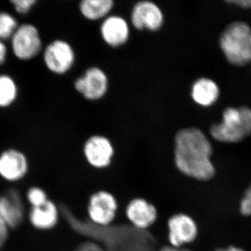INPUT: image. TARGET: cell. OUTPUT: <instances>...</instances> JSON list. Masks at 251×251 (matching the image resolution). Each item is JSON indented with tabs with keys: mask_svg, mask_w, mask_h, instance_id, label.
<instances>
[{
	"mask_svg": "<svg viewBox=\"0 0 251 251\" xmlns=\"http://www.w3.org/2000/svg\"><path fill=\"white\" fill-rule=\"evenodd\" d=\"M58 207L63 221L79 237L99 243L107 251H158L162 247L150 229L136 228L128 221L97 226L89 219H77L65 204L59 203Z\"/></svg>",
	"mask_w": 251,
	"mask_h": 251,
	"instance_id": "cell-1",
	"label": "cell"
},
{
	"mask_svg": "<svg viewBox=\"0 0 251 251\" xmlns=\"http://www.w3.org/2000/svg\"><path fill=\"white\" fill-rule=\"evenodd\" d=\"M211 154L210 142L198 128H183L175 135V166L185 176L200 181L211 179L215 174Z\"/></svg>",
	"mask_w": 251,
	"mask_h": 251,
	"instance_id": "cell-2",
	"label": "cell"
},
{
	"mask_svg": "<svg viewBox=\"0 0 251 251\" xmlns=\"http://www.w3.org/2000/svg\"><path fill=\"white\" fill-rule=\"evenodd\" d=\"M220 46L231 64L247 65L251 62V27L245 23H232L221 34Z\"/></svg>",
	"mask_w": 251,
	"mask_h": 251,
	"instance_id": "cell-3",
	"label": "cell"
},
{
	"mask_svg": "<svg viewBox=\"0 0 251 251\" xmlns=\"http://www.w3.org/2000/svg\"><path fill=\"white\" fill-rule=\"evenodd\" d=\"M214 139L222 143L242 141L251 135V109L242 106L227 108L223 114V122L211 127Z\"/></svg>",
	"mask_w": 251,
	"mask_h": 251,
	"instance_id": "cell-4",
	"label": "cell"
},
{
	"mask_svg": "<svg viewBox=\"0 0 251 251\" xmlns=\"http://www.w3.org/2000/svg\"><path fill=\"white\" fill-rule=\"evenodd\" d=\"M10 41L12 53L20 61H30L37 57L42 50L40 32L31 23L20 24Z\"/></svg>",
	"mask_w": 251,
	"mask_h": 251,
	"instance_id": "cell-5",
	"label": "cell"
},
{
	"mask_svg": "<svg viewBox=\"0 0 251 251\" xmlns=\"http://www.w3.org/2000/svg\"><path fill=\"white\" fill-rule=\"evenodd\" d=\"M119 204L115 196L102 190L91 195L87 205V215L92 224L109 226L116 219Z\"/></svg>",
	"mask_w": 251,
	"mask_h": 251,
	"instance_id": "cell-6",
	"label": "cell"
},
{
	"mask_svg": "<svg viewBox=\"0 0 251 251\" xmlns=\"http://www.w3.org/2000/svg\"><path fill=\"white\" fill-rule=\"evenodd\" d=\"M83 154L89 166L97 170H104L112 164L115 148L108 138L102 135H93L85 142Z\"/></svg>",
	"mask_w": 251,
	"mask_h": 251,
	"instance_id": "cell-7",
	"label": "cell"
},
{
	"mask_svg": "<svg viewBox=\"0 0 251 251\" xmlns=\"http://www.w3.org/2000/svg\"><path fill=\"white\" fill-rule=\"evenodd\" d=\"M168 243L172 247L181 248L191 244L198 236V226L191 216L184 213H176L168 221Z\"/></svg>",
	"mask_w": 251,
	"mask_h": 251,
	"instance_id": "cell-8",
	"label": "cell"
},
{
	"mask_svg": "<svg viewBox=\"0 0 251 251\" xmlns=\"http://www.w3.org/2000/svg\"><path fill=\"white\" fill-rule=\"evenodd\" d=\"M43 59L50 72L62 75L72 67L75 54L67 42L57 39L46 46Z\"/></svg>",
	"mask_w": 251,
	"mask_h": 251,
	"instance_id": "cell-9",
	"label": "cell"
},
{
	"mask_svg": "<svg viewBox=\"0 0 251 251\" xmlns=\"http://www.w3.org/2000/svg\"><path fill=\"white\" fill-rule=\"evenodd\" d=\"M29 171L26 155L17 149L10 148L0 153V176L10 182L23 179Z\"/></svg>",
	"mask_w": 251,
	"mask_h": 251,
	"instance_id": "cell-10",
	"label": "cell"
},
{
	"mask_svg": "<svg viewBox=\"0 0 251 251\" xmlns=\"http://www.w3.org/2000/svg\"><path fill=\"white\" fill-rule=\"evenodd\" d=\"M127 221L139 229H149L156 222L158 211L152 203L142 198H135L127 204L125 209Z\"/></svg>",
	"mask_w": 251,
	"mask_h": 251,
	"instance_id": "cell-11",
	"label": "cell"
},
{
	"mask_svg": "<svg viewBox=\"0 0 251 251\" xmlns=\"http://www.w3.org/2000/svg\"><path fill=\"white\" fill-rule=\"evenodd\" d=\"M25 206L21 193L11 188L0 196V218L9 229H16L25 219Z\"/></svg>",
	"mask_w": 251,
	"mask_h": 251,
	"instance_id": "cell-12",
	"label": "cell"
},
{
	"mask_svg": "<svg viewBox=\"0 0 251 251\" xmlns=\"http://www.w3.org/2000/svg\"><path fill=\"white\" fill-rule=\"evenodd\" d=\"M108 77L105 73L93 67L89 69L83 76L75 82V90L89 100H97L103 97L108 90Z\"/></svg>",
	"mask_w": 251,
	"mask_h": 251,
	"instance_id": "cell-13",
	"label": "cell"
},
{
	"mask_svg": "<svg viewBox=\"0 0 251 251\" xmlns=\"http://www.w3.org/2000/svg\"><path fill=\"white\" fill-rule=\"evenodd\" d=\"M131 22L136 29L156 31L161 27L163 15L160 8L149 1H140L135 5L131 14Z\"/></svg>",
	"mask_w": 251,
	"mask_h": 251,
	"instance_id": "cell-14",
	"label": "cell"
},
{
	"mask_svg": "<svg viewBox=\"0 0 251 251\" xmlns=\"http://www.w3.org/2000/svg\"><path fill=\"white\" fill-rule=\"evenodd\" d=\"M29 221L31 226L36 229L52 230L58 226L60 221L58 205L52 200L49 199L43 206L31 207Z\"/></svg>",
	"mask_w": 251,
	"mask_h": 251,
	"instance_id": "cell-15",
	"label": "cell"
},
{
	"mask_svg": "<svg viewBox=\"0 0 251 251\" xmlns=\"http://www.w3.org/2000/svg\"><path fill=\"white\" fill-rule=\"evenodd\" d=\"M103 40L108 45L117 47L123 45L129 36L128 23L120 16H110L103 21L100 27Z\"/></svg>",
	"mask_w": 251,
	"mask_h": 251,
	"instance_id": "cell-16",
	"label": "cell"
},
{
	"mask_svg": "<svg viewBox=\"0 0 251 251\" xmlns=\"http://www.w3.org/2000/svg\"><path fill=\"white\" fill-rule=\"evenodd\" d=\"M191 96L194 101L199 105L209 106L219 98V87L210 79L201 78L193 85Z\"/></svg>",
	"mask_w": 251,
	"mask_h": 251,
	"instance_id": "cell-17",
	"label": "cell"
},
{
	"mask_svg": "<svg viewBox=\"0 0 251 251\" xmlns=\"http://www.w3.org/2000/svg\"><path fill=\"white\" fill-rule=\"evenodd\" d=\"M19 95V88L14 77L9 74H0V108L14 105Z\"/></svg>",
	"mask_w": 251,
	"mask_h": 251,
	"instance_id": "cell-18",
	"label": "cell"
},
{
	"mask_svg": "<svg viewBox=\"0 0 251 251\" xmlns=\"http://www.w3.org/2000/svg\"><path fill=\"white\" fill-rule=\"evenodd\" d=\"M112 6L111 0H84L80 3V9L86 18L94 21L106 16Z\"/></svg>",
	"mask_w": 251,
	"mask_h": 251,
	"instance_id": "cell-19",
	"label": "cell"
},
{
	"mask_svg": "<svg viewBox=\"0 0 251 251\" xmlns=\"http://www.w3.org/2000/svg\"><path fill=\"white\" fill-rule=\"evenodd\" d=\"M16 17L7 11H0V39L10 40L19 26Z\"/></svg>",
	"mask_w": 251,
	"mask_h": 251,
	"instance_id": "cell-20",
	"label": "cell"
},
{
	"mask_svg": "<svg viewBox=\"0 0 251 251\" xmlns=\"http://www.w3.org/2000/svg\"><path fill=\"white\" fill-rule=\"evenodd\" d=\"M26 198L31 207H38L45 204L50 199L46 190L40 186H32L27 190Z\"/></svg>",
	"mask_w": 251,
	"mask_h": 251,
	"instance_id": "cell-21",
	"label": "cell"
},
{
	"mask_svg": "<svg viewBox=\"0 0 251 251\" xmlns=\"http://www.w3.org/2000/svg\"><path fill=\"white\" fill-rule=\"evenodd\" d=\"M17 14L27 15L34 7L37 1L36 0H12L10 1Z\"/></svg>",
	"mask_w": 251,
	"mask_h": 251,
	"instance_id": "cell-22",
	"label": "cell"
},
{
	"mask_svg": "<svg viewBox=\"0 0 251 251\" xmlns=\"http://www.w3.org/2000/svg\"><path fill=\"white\" fill-rule=\"evenodd\" d=\"M75 251H107L99 243L84 240L77 245Z\"/></svg>",
	"mask_w": 251,
	"mask_h": 251,
	"instance_id": "cell-23",
	"label": "cell"
},
{
	"mask_svg": "<svg viewBox=\"0 0 251 251\" xmlns=\"http://www.w3.org/2000/svg\"><path fill=\"white\" fill-rule=\"evenodd\" d=\"M241 213L244 216L251 215V185L242 198L240 204Z\"/></svg>",
	"mask_w": 251,
	"mask_h": 251,
	"instance_id": "cell-24",
	"label": "cell"
},
{
	"mask_svg": "<svg viewBox=\"0 0 251 251\" xmlns=\"http://www.w3.org/2000/svg\"><path fill=\"white\" fill-rule=\"evenodd\" d=\"M9 227L0 218V249L4 247L9 235Z\"/></svg>",
	"mask_w": 251,
	"mask_h": 251,
	"instance_id": "cell-25",
	"label": "cell"
},
{
	"mask_svg": "<svg viewBox=\"0 0 251 251\" xmlns=\"http://www.w3.org/2000/svg\"><path fill=\"white\" fill-rule=\"evenodd\" d=\"M9 50L5 44V41L0 39V66H2L7 60Z\"/></svg>",
	"mask_w": 251,
	"mask_h": 251,
	"instance_id": "cell-26",
	"label": "cell"
},
{
	"mask_svg": "<svg viewBox=\"0 0 251 251\" xmlns=\"http://www.w3.org/2000/svg\"><path fill=\"white\" fill-rule=\"evenodd\" d=\"M228 4L237 5L244 9H251V0H229L227 1Z\"/></svg>",
	"mask_w": 251,
	"mask_h": 251,
	"instance_id": "cell-27",
	"label": "cell"
},
{
	"mask_svg": "<svg viewBox=\"0 0 251 251\" xmlns=\"http://www.w3.org/2000/svg\"><path fill=\"white\" fill-rule=\"evenodd\" d=\"M158 251H191L189 249H185V248H176L172 247L170 244H167V245L163 246L158 249Z\"/></svg>",
	"mask_w": 251,
	"mask_h": 251,
	"instance_id": "cell-28",
	"label": "cell"
},
{
	"mask_svg": "<svg viewBox=\"0 0 251 251\" xmlns=\"http://www.w3.org/2000/svg\"><path fill=\"white\" fill-rule=\"evenodd\" d=\"M244 251L242 250L241 249H239V248L231 247L227 248V249H218L217 251Z\"/></svg>",
	"mask_w": 251,
	"mask_h": 251,
	"instance_id": "cell-29",
	"label": "cell"
}]
</instances>
